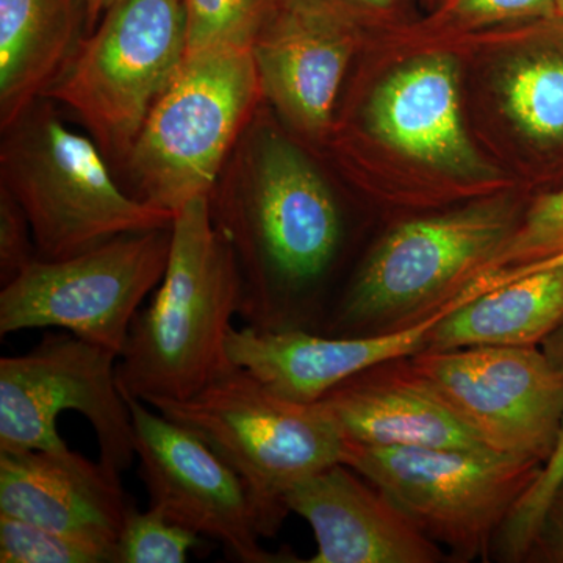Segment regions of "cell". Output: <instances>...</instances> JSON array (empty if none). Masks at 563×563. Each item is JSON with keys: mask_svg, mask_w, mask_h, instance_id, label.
Segmentation results:
<instances>
[{"mask_svg": "<svg viewBox=\"0 0 563 563\" xmlns=\"http://www.w3.org/2000/svg\"><path fill=\"white\" fill-rule=\"evenodd\" d=\"M563 324V255L477 296L443 318L428 350L539 346Z\"/></svg>", "mask_w": 563, "mask_h": 563, "instance_id": "obj_21", "label": "cell"}, {"mask_svg": "<svg viewBox=\"0 0 563 563\" xmlns=\"http://www.w3.org/2000/svg\"><path fill=\"white\" fill-rule=\"evenodd\" d=\"M125 401L151 507L188 531L217 540L235 561L301 562L263 548L261 515L250 490L209 444L140 399L125 396Z\"/></svg>", "mask_w": 563, "mask_h": 563, "instance_id": "obj_13", "label": "cell"}, {"mask_svg": "<svg viewBox=\"0 0 563 563\" xmlns=\"http://www.w3.org/2000/svg\"><path fill=\"white\" fill-rule=\"evenodd\" d=\"M310 525L318 551L307 563H439L442 547L351 466L335 463L285 496Z\"/></svg>", "mask_w": 563, "mask_h": 563, "instance_id": "obj_17", "label": "cell"}, {"mask_svg": "<svg viewBox=\"0 0 563 563\" xmlns=\"http://www.w3.org/2000/svg\"><path fill=\"white\" fill-rule=\"evenodd\" d=\"M413 365L496 453L548 462L563 420V376L542 347L424 350Z\"/></svg>", "mask_w": 563, "mask_h": 563, "instance_id": "obj_12", "label": "cell"}, {"mask_svg": "<svg viewBox=\"0 0 563 563\" xmlns=\"http://www.w3.org/2000/svg\"><path fill=\"white\" fill-rule=\"evenodd\" d=\"M333 13L369 33L396 32L406 22V0H317Z\"/></svg>", "mask_w": 563, "mask_h": 563, "instance_id": "obj_29", "label": "cell"}, {"mask_svg": "<svg viewBox=\"0 0 563 563\" xmlns=\"http://www.w3.org/2000/svg\"><path fill=\"white\" fill-rule=\"evenodd\" d=\"M38 258L31 221L18 199L0 185V284L7 285Z\"/></svg>", "mask_w": 563, "mask_h": 563, "instance_id": "obj_28", "label": "cell"}, {"mask_svg": "<svg viewBox=\"0 0 563 563\" xmlns=\"http://www.w3.org/2000/svg\"><path fill=\"white\" fill-rule=\"evenodd\" d=\"M317 147L258 107L209 195L242 277L240 318L263 332H320L347 244L342 195Z\"/></svg>", "mask_w": 563, "mask_h": 563, "instance_id": "obj_1", "label": "cell"}, {"mask_svg": "<svg viewBox=\"0 0 563 563\" xmlns=\"http://www.w3.org/2000/svg\"><path fill=\"white\" fill-rule=\"evenodd\" d=\"M424 2H428V3H432L433 2V3H435L437 0H424Z\"/></svg>", "mask_w": 563, "mask_h": 563, "instance_id": "obj_34", "label": "cell"}, {"mask_svg": "<svg viewBox=\"0 0 563 563\" xmlns=\"http://www.w3.org/2000/svg\"><path fill=\"white\" fill-rule=\"evenodd\" d=\"M151 407L198 435L242 477L265 539L290 514V488L343 463L346 453V437L320 401L285 398L235 363L198 395Z\"/></svg>", "mask_w": 563, "mask_h": 563, "instance_id": "obj_6", "label": "cell"}, {"mask_svg": "<svg viewBox=\"0 0 563 563\" xmlns=\"http://www.w3.org/2000/svg\"><path fill=\"white\" fill-rule=\"evenodd\" d=\"M172 225L62 261L36 258L0 291V335L57 328L120 357L141 303L165 276Z\"/></svg>", "mask_w": 563, "mask_h": 563, "instance_id": "obj_10", "label": "cell"}, {"mask_svg": "<svg viewBox=\"0 0 563 563\" xmlns=\"http://www.w3.org/2000/svg\"><path fill=\"white\" fill-rule=\"evenodd\" d=\"M503 113L540 172H563V21L532 22L512 33V57L498 74Z\"/></svg>", "mask_w": 563, "mask_h": 563, "instance_id": "obj_20", "label": "cell"}, {"mask_svg": "<svg viewBox=\"0 0 563 563\" xmlns=\"http://www.w3.org/2000/svg\"><path fill=\"white\" fill-rule=\"evenodd\" d=\"M484 292V284L470 282L424 320L372 335L332 336L303 329L263 332L244 325L229 333L228 354L232 363L285 398L317 402L335 385L363 369L428 350L435 325Z\"/></svg>", "mask_w": 563, "mask_h": 563, "instance_id": "obj_15", "label": "cell"}, {"mask_svg": "<svg viewBox=\"0 0 563 563\" xmlns=\"http://www.w3.org/2000/svg\"><path fill=\"white\" fill-rule=\"evenodd\" d=\"M554 0H439L428 18L391 32L402 44L426 46L459 40L504 25H526L553 20Z\"/></svg>", "mask_w": 563, "mask_h": 563, "instance_id": "obj_22", "label": "cell"}, {"mask_svg": "<svg viewBox=\"0 0 563 563\" xmlns=\"http://www.w3.org/2000/svg\"><path fill=\"white\" fill-rule=\"evenodd\" d=\"M559 255H563V188L543 192L525 207L517 228L492 252L472 280Z\"/></svg>", "mask_w": 563, "mask_h": 563, "instance_id": "obj_24", "label": "cell"}, {"mask_svg": "<svg viewBox=\"0 0 563 563\" xmlns=\"http://www.w3.org/2000/svg\"><path fill=\"white\" fill-rule=\"evenodd\" d=\"M201 543L198 533L174 523L162 510L140 512L133 506L118 540L117 563H184Z\"/></svg>", "mask_w": 563, "mask_h": 563, "instance_id": "obj_26", "label": "cell"}, {"mask_svg": "<svg viewBox=\"0 0 563 563\" xmlns=\"http://www.w3.org/2000/svg\"><path fill=\"white\" fill-rule=\"evenodd\" d=\"M379 79L363 77L340 99L328 152L346 177L377 155L429 179L432 206L487 198L506 187L476 150L462 114L461 63L446 47H420Z\"/></svg>", "mask_w": 563, "mask_h": 563, "instance_id": "obj_3", "label": "cell"}, {"mask_svg": "<svg viewBox=\"0 0 563 563\" xmlns=\"http://www.w3.org/2000/svg\"><path fill=\"white\" fill-rule=\"evenodd\" d=\"M0 132V185L27 214L41 261L173 224L176 213L125 190L101 147L70 129L51 99L33 102Z\"/></svg>", "mask_w": 563, "mask_h": 563, "instance_id": "obj_4", "label": "cell"}, {"mask_svg": "<svg viewBox=\"0 0 563 563\" xmlns=\"http://www.w3.org/2000/svg\"><path fill=\"white\" fill-rule=\"evenodd\" d=\"M120 0H81L85 11V35L98 25L103 14Z\"/></svg>", "mask_w": 563, "mask_h": 563, "instance_id": "obj_31", "label": "cell"}, {"mask_svg": "<svg viewBox=\"0 0 563 563\" xmlns=\"http://www.w3.org/2000/svg\"><path fill=\"white\" fill-rule=\"evenodd\" d=\"M344 465L384 492L454 561H490L493 543L543 463L496 451L365 446L347 442Z\"/></svg>", "mask_w": 563, "mask_h": 563, "instance_id": "obj_9", "label": "cell"}, {"mask_svg": "<svg viewBox=\"0 0 563 563\" xmlns=\"http://www.w3.org/2000/svg\"><path fill=\"white\" fill-rule=\"evenodd\" d=\"M114 352L73 333H47L31 352L0 358V453L68 448L58 433L66 410L84 415L117 472L135 455L131 409L118 384Z\"/></svg>", "mask_w": 563, "mask_h": 563, "instance_id": "obj_11", "label": "cell"}, {"mask_svg": "<svg viewBox=\"0 0 563 563\" xmlns=\"http://www.w3.org/2000/svg\"><path fill=\"white\" fill-rule=\"evenodd\" d=\"M523 211L514 196L493 195L399 222L358 263L320 333L372 335L424 320L472 280Z\"/></svg>", "mask_w": 563, "mask_h": 563, "instance_id": "obj_5", "label": "cell"}, {"mask_svg": "<svg viewBox=\"0 0 563 563\" xmlns=\"http://www.w3.org/2000/svg\"><path fill=\"white\" fill-rule=\"evenodd\" d=\"M185 58L184 0H120L79 41L43 98L76 118L120 174Z\"/></svg>", "mask_w": 563, "mask_h": 563, "instance_id": "obj_8", "label": "cell"}, {"mask_svg": "<svg viewBox=\"0 0 563 563\" xmlns=\"http://www.w3.org/2000/svg\"><path fill=\"white\" fill-rule=\"evenodd\" d=\"M542 350L551 365L563 376V324L542 343Z\"/></svg>", "mask_w": 563, "mask_h": 563, "instance_id": "obj_32", "label": "cell"}, {"mask_svg": "<svg viewBox=\"0 0 563 563\" xmlns=\"http://www.w3.org/2000/svg\"><path fill=\"white\" fill-rule=\"evenodd\" d=\"M525 562L563 563V483L548 503Z\"/></svg>", "mask_w": 563, "mask_h": 563, "instance_id": "obj_30", "label": "cell"}, {"mask_svg": "<svg viewBox=\"0 0 563 563\" xmlns=\"http://www.w3.org/2000/svg\"><path fill=\"white\" fill-rule=\"evenodd\" d=\"M555 3V16L563 21V0H554Z\"/></svg>", "mask_w": 563, "mask_h": 563, "instance_id": "obj_33", "label": "cell"}, {"mask_svg": "<svg viewBox=\"0 0 563 563\" xmlns=\"http://www.w3.org/2000/svg\"><path fill=\"white\" fill-rule=\"evenodd\" d=\"M172 232L165 276L133 318L117 366L122 395L150 406L191 398L231 368L229 333L242 309L239 265L209 198L181 207Z\"/></svg>", "mask_w": 563, "mask_h": 563, "instance_id": "obj_2", "label": "cell"}, {"mask_svg": "<svg viewBox=\"0 0 563 563\" xmlns=\"http://www.w3.org/2000/svg\"><path fill=\"white\" fill-rule=\"evenodd\" d=\"M563 483V420L561 435L555 444L554 453L544 463L542 473L532 487L518 501L512 514L507 518L501 531L493 543L492 559L498 562H525L531 550L533 537L551 496Z\"/></svg>", "mask_w": 563, "mask_h": 563, "instance_id": "obj_27", "label": "cell"}, {"mask_svg": "<svg viewBox=\"0 0 563 563\" xmlns=\"http://www.w3.org/2000/svg\"><path fill=\"white\" fill-rule=\"evenodd\" d=\"M84 35L81 0H0V129L46 95Z\"/></svg>", "mask_w": 563, "mask_h": 563, "instance_id": "obj_19", "label": "cell"}, {"mask_svg": "<svg viewBox=\"0 0 563 563\" xmlns=\"http://www.w3.org/2000/svg\"><path fill=\"white\" fill-rule=\"evenodd\" d=\"M262 103L251 51L187 55L118 174L125 190L172 213L209 198Z\"/></svg>", "mask_w": 563, "mask_h": 563, "instance_id": "obj_7", "label": "cell"}, {"mask_svg": "<svg viewBox=\"0 0 563 563\" xmlns=\"http://www.w3.org/2000/svg\"><path fill=\"white\" fill-rule=\"evenodd\" d=\"M133 504L121 473L76 451L0 453V515L117 550Z\"/></svg>", "mask_w": 563, "mask_h": 563, "instance_id": "obj_18", "label": "cell"}, {"mask_svg": "<svg viewBox=\"0 0 563 563\" xmlns=\"http://www.w3.org/2000/svg\"><path fill=\"white\" fill-rule=\"evenodd\" d=\"M2 563H117V550L0 515Z\"/></svg>", "mask_w": 563, "mask_h": 563, "instance_id": "obj_25", "label": "cell"}, {"mask_svg": "<svg viewBox=\"0 0 563 563\" xmlns=\"http://www.w3.org/2000/svg\"><path fill=\"white\" fill-rule=\"evenodd\" d=\"M368 36L317 0H274L251 47L263 102L325 151L355 55Z\"/></svg>", "mask_w": 563, "mask_h": 563, "instance_id": "obj_14", "label": "cell"}, {"mask_svg": "<svg viewBox=\"0 0 563 563\" xmlns=\"http://www.w3.org/2000/svg\"><path fill=\"white\" fill-rule=\"evenodd\" d=\"M274 0H184L187 55L251 51Z\"/></svg>", "mask_w": 563, "mask_h": 563, "instance_id": "obj_23", "label": "cell"}, {"mask_svg": "<svg viewBox=\"0 0 563 563\" xmlns=\"http://www.w3.org/2000/svg\"><path fill=\"white\" fill-rule=\"evenodd\" d=\"M347 442L365 446L493 451L410 357L347 377L320 399Z\"/></svg>", "mask_w": 563, "mask_h": 563, "instance_id": "obj_16", "label": "cell"}]
</instances>
